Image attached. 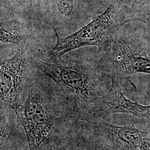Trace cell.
<instances>
[{
  "mask_svg": "<svg viewBox=\"0 0 150 150\" xmlns=\"http://www.w3.org/2000/svg\"><path fill=\"white\" fill-rule=\"evenodd\" d=\"M31 64L50 78L71 108L75 118H93L106 95L109 76L99 61L82 56L61 57L51 61L31 57Z\"/></svg>",
  "mask_w": 150,
  "mask_h": 150,
  "instance_id": "1",
  "label": "cell"
},
{
  "mask_svg": "<svg viewBox=\"0 0 150 150\" xmlns=\"http://www.w3.org/2000/svg\"><path fill=\"white\" fill-rule=\"evenodd\" d=\"M58 10L61 15L69 16L74 9V0H55Z\"/></svg>",
  "mask_w": 150,
  "mask_h": 150,
  "instance_id": "10",
  "label": "cell"
},
{
  "mask_svg": "<svg viewBox=\"0 0 150 150\" xmlns=\"http://www.w3.org/2000/svg\"><path fill=\"white\" fill-rule=\"evenodd\" d=\"M122 1L114 0L102 13L85 26L66 37H60L53 28L57 41L50 51V59H55L76 49L94 46L104 52L116 40L120 28L131 21L130 12L122 9Z\"/></svg>",
  "mask_w": 150,
  "mask_h": 150,
  "instance_id": "3",
  "label": "cell"
},
{
  "mask_svg": "<svg viewBox=\"0 0 150 150\" xmlns=\"http://www.w3.org/2000/svg\"><path fill=\"white\" fill-rule=\"evenodd\" d=\"M98 61L111 77L123 80L136 74L150 75V52L134 38L119 36Z\"/></svg>",
  "mask_w": 150,
  "mask_h": 150,
  "instance_id": "4",
  "label": "cell"
},
{
  "mask_svg": "<svg viewBox=\"0 0 150 150\" xmlns=\"http://www.w3.org/2000/svg\"><path fill=\"white\" fill-rule=\"evenodd\" d=\"M131 21L142 23L150 34V9H142L131 13Z\"/></svg>",
  "mask_w": 150,
  "mask_h": 150,
  "instance_id": "9",
  "label": "cell"
},
{
  "mask_svg": "<svg viewBox=\"0 0 150 150\" xmlns=\"http://www.w3.org/2000/svg\"><path fill=\"white\" fill-rule=\"evenodd\" d=\"M150 5V0H134V7H146Z\"/></svg>",
  "mask_w": 150,
  "mask_h": 150,
  "instance_id": "11",
  "label": "cell"
},
{
  "mask_svg": "<svg viewBox=\"0 0 150 150\" xmlns=\"http://www.w3.org/2000/svg\"><path fill=\"white\" fill-rule=\"evenodd\" d=\"M60 92L52 90L37 80L28 87L26 101L16 116L26 134L30 150H43L54 130L57 118L67 114L72 117L69 104Z\"/></svg>",
  "mask_w": 150,
  "mask_h": 150,
  "instance_id": "2",
  "label": "cell"
},
{
  "mask_svg": "<svg viewBox=\"0 0 150 150\" xmlns=\"http://www.w3.org/2000/svg\"><path fill=\"white\" fill-rule=\"evenodd\" d=\"M111 78L110 88L103 97L95 113V118H105L114 113H126L140 118L150 119V105L132 102L123 94L120 81Z\"/></svg>",
  "mask_w": 150,
  "mask_h": 150,
  "instance_id": "7",
  "label": "cell"
},
{
  "mask_svg": "<svg viewBox=\"0 0 150 150\" xmlns=\"http://www.w3.org/2000/svg\"><path fill=\"white\" fill-rule=\"evenodd\" d=\"M121 1H122V0H121Z\"/></svg>",
  "mask_w": 150,
  "mask_h": 150,
  "instance_id": "12",
  "label": "cell"
},
{
  "mask_svg": "<svg viewBox=\"0 0 150 150\" xmlns=\"http://www.w3.org/2000/svg\"><path fill=\"white\" fill-rule=\"evenodd\" d=\"M25 48H20L11 58L1 62L0 66L1 109L12 110L16 116L23 103L24 88L28 80L31 64Z\"/></svg>",
  "mask_w": 150,
  "mask_h": 150,
  "instance_id": "5",
  "label": "cell"
},
{
  "mask_svg": "<svg viewBox=\"0 0 150 150\" xmlns=\"http://www.w3.org/2000/svg\"><path fill=\"white\" fill-rule=\"evenodd\" d=\"M94 132L121 150H150L149 131L132 125H116L104 120L93 121Z\"/></svg>",
  "mask_w": 150,
  "mask_h": 150,
  "instance_id": "6",
  "label": "cell"
},
{
  "mask_svg": "<svg viewBox=\"0 0 150 150\" xmlns=\"http://www.w3.org/2000/svg\"><path fill=\"white\" fill-rule=\"evenodd\" d=\"M31 38V35L20 23L15 21L1 22L0 41L1 43H12L20 48H25L23 46Z\"/></svg>",
  "mask_w": 150,
  "mask_h": 150,
  "instance_id": "8",
  "label": "cell"
}]
</instances>
